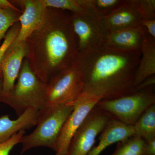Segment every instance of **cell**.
Instances as JSON below:
<instances>
[{
	"mask_svg": "<svg viewBox=\"0 0 155 155\" xmlns=\"http://www.w3.org/2000/svg\"><path fill=\"white\" fill-rule=\"evenodd\" d=\"M143 40V31L139 26L107 31L104 44L122 51H140Z\"/></svg>",
	"mask_w": 155,
	"mask_h": 155,
	"instance_id": "13",
	"label": "cell"
},
{
	"mask_svg": "<svg viewBox=\"0 0 155 155\" xmlns=\"http://www.w3.org/2000/svg\"><path fill=\"white\" fill-rule=\"evenodd\" d=\"M38 122V115L33 110H28L12 120L8 115L0 117V143L8 140L13 135L21 130H27L35 126Z\"/></svg>",
	"mask_w": 155,
	"mask_h": 155,
	"instance_id": "15",
	"label": "cell"
},
{
	"mask_svg": "<svg viewBox=\"0 0 155 155\" xmlns=\"http://www.w3.org/2000/svg\"><path fill=\"white\" fill-rule=\"evenodd\" d=\"M83 87V76L77 60L69 68L53 76L47 83L45 107L61 104L74 105Z\"/></svg>",
	"mask_w": 155,
	"mask_h": 155,
	"instance_id": "6",
	"label": "cell"
},
{
	"mask_svg": "<svg viewBox=\"0 0 155 155\" xmlns=\"http://www.w3.org/2000/svg\"><path fill=\"white\" fill-rule=\"evenodd\" d=\"M133 126L134 135L144 140L155 138V104L145 111Z\"/></svg>",
	"mask_w": 155,
	"mask_h": 155,
	"instance_id": "18",
	"label": "cell"
},
{
	"mask_svg": "<svg viewBox=\"0 0 155 155\" xmlns=\"http://www.w3.org/2000/svg\"><path fill=\"white\" fill-rule=\"evenodd\" d=\"M25 132V130H21L13 135L8 140L0 143V155H9L11 150L15 145L21 143Z\"/></svg>",
	"mask_w": 155,
	"mask_h": 155,
	"instance_id": "23",
	"label": "cell"
},
{
	"mask_svg": "<svg viewBox=\"0 0 155 155\" xmlns=\"http://www.w3.org/2000/svg\"><path fill=\"white\" fill-rule=\"evenodd\" d=\"M144 143L142 138L132 136L118 142L112 155H144Z\"/></svg>",
	"mask_w": 155,
	"mask_h": 155,
	"instance_id": "19",
	"label": "cell"
},
{
	"mask_svg": "<svg viewBox=\"0 0 155 155\" xmlns=\"http://www.w3.org/2000/svg\"><path fill=\"white\" fill-rule=\"evenodd\" d=\"M72 14L48 8L44 21L25 42V58L31 70L45 83L72 66L78 58V43L72 28Z\"/></svg>",
	"mask_w": 155,
	"mask_h": 155,
	"instance_id": "2",
	"label": "cell"
},
{
	"mask_svg": "<svg viewBox=\"0 0 155 155\" xmlns=\"http://www.w3.org/2000/svg\"><path fill=\"white\" fill-rule=\"evenodd\" d=\"M47 8L61 9L72 14H87L98 18L95 13L92 0H41Z\"/></svg>",
	"mask_w": 155,
	"mask_h": 155,
	"instance_id": "17",
	"label": "cell"
},
{
	"mask_svg": "<svg viewBox=\"0 0 155 155\" xmlns=\"http://www.w3.org/2000/svg\"><path fill=\"white\" fill-rule=\"evenodd\" d=\"M144 19L137 0H126L110 14L100 18L107 32L139 27Z\"/></svg>",
	"mask_w": 155,
	"mask_h": 155,
	"instance_id": "10",
	"label": "cell"
},
{
	"mask_svg": "<svg viewBox=\"0 0 155 155\" xmlns=\"http://www.w3.org/2000/svg\"><path fill=\"white\" fill-rule=\"evenodd\" d=\"M141 56L134 78V88L146 79L155 74V38L143 32Z\"/></svg>",
	"mask_w": 155,
	"mask_h": 155,
	"instance_id": "16",
	"label": "cell"
},
{
	"mask_svg": "<svg viewBox=\"0 0 155 155\" xmlns=\"http://www.w3.org/2000/svg\"><path fill=\"white\" fill-rule=\"evenodd\" d=\"M154 104L153 86L116 98L101 100L96 105L113 119L134 125L145 111Z\"/></svg>",
	"mask_w": 155,
	"mask_h": 155,
	"instance_id": "5",
	"label": "cell"
},
{
	"mask_svg": "<svg viewBox=\"0 0 155 155\" xmlns=\"http://www.w3.org/2000/svg\"><path fill=\"white\" fill-rule=\"evenodd\" d=\"M123 2L122 0H92L94 9L99 19L110 14Z\"/></svg>",
	"mask_w": 155,
	"mask_h": 155,
	"instance_id": "21",
	"label": "cell"
},
{
	"mask_svg": "<svg viewBox=\"0 0 155 155\" xmlns=\"http://www.w3.org/2000/svg\"><path fill=\"white\" fill-rule=\"evenodd\" d=\"M134 135L133 125H126L112 118L101 133L98 144L93 148L89 155H99L111 145Z\"/></svg>",
	"mask_w": 155,
	"mask_h": 155,
	"instance_id": "14",
	"label": "cell"
},
{
	"mask_svg": "<svg viewBox=\"0 0 155 155\" xmlns=\"http://www.w3.org/2000/svg\"><path fill=\"white\" fill-rule=\"evenodd\" d=\"M22 6L23 11L19 17L20 28L17 37L8 49L24 43L34 31L41 25L44 21L48 8L41 0H22L14 1Z\"/></svg>",
	"mask_w": 155,
	"mask_h": 155,
	"instance_id": "9",
	"label": "cell"
},
{
	"mask_svg": "<svg viewBox=\"0 0 155 155\" xmlns=\"http://www.w3.org/2000/svg\"><path fill=\"white\" fill-rule=\"evenodd\" d=\"M3 97V76L0 72V102H2Z\"/></svg>",
	"mask_w": 155,
	"mask_h": 155,
	"instance_id": "28",
	"label": "cell"
},
{
	"mask_svg": "<svg viewBox=\"0 0 155 155\" xmlns=\"http://www.w3.org/2000/svg\"><path fill=\"white\" fill-rule=\"evenodd\" d=\"M26 43L14 48L8 49L0 64V71L3 76V97L14 87L26 56Z\"/></svg>",
	"mask_w": 155,
	"mask_h": 155,
	"instance_id": "12",
	"label": "cell"
},
{
	"mask_svg": "<svg viewBox=\"0 0 155 155\" xmlns=\"http://www.w3.org/2000/svg\"><path fill=\"white\" fill-rule=\"evenodd\" d=\"M112 119L96 105L74 133L65 155H89L97 136Z\"/></svg>",
	"mask_w": 155,
	"mask_h": 155,
	"instance_id": "7",
	"label": "cell"
},
{
	"mask_svg": "<svg viewBox=\"0 0 155 155\" xmlns=\"http://www.w3.org/2000/svg\"><path fill=\"white\" fill-rule=\"evenodd\" d=\"M140 27L144 33L155 38V19H143Z\"/></svg>",
	"mask_w": 155,
	"mask_h": 155,
	"instance_id": "25",
	"label": "cell"
},
{
	"mask_svg": "<svg viewBox=\"0 0 155 155\" xmlns=\"http://www.w3.org/2000/svg\"><path fill=\"white\" fill-rule=\"evenodd\" d=\"M74 108L73 105L61 104L40 111L36 128L22 137L21 154L38 147H47L54 151L61 129Z\"/></svg>",
	"mask_w": 155,
	"mask_h": 155,
	"instance_id": "4",
	"label": "cell"
},
{
	"mask_svg": "<svg viewBox=\"0 0 155 155\" xmlns=\"http://www.w3.org/2000/svg\"><path fill=\"white\" fill-rule=\"evenodd\" d=\"M144 141V155H155V138Z\"/></svg>",
	"mask_w": 155,
	"mask_h": 155,
	"instance_id": "26",
	"label": "cell"
},
{
	"mask_svg": "<svg viewBox=\"0 0 155 155\" xmlns=\"http://www.w3.org/2000/svg\"><path fill=\"white\" fill-rule=\"evenodd\" d=\"M20 28V23L19 22H17L12 26L7 32L2 44L0 46V64L6 51L8 48L11 44L17 37ZM0 72H1V71Z\"/></svg>",
	"mask_w": 155,
	"mask_h": 155,
	"instance_id": "22",
	"label": "cell"
},
{
	"mask_svg": "<svg viewBox=\"0 0 155 155\" xmlns=\"http://www.w3.org/2000/svg\"><path fill=\"white\" fill-rule=\"evenodd\" d=\"M100 99L78 102L74 104V108L63 125L56 143L55 155H65L72 137L76 130Z\"/></svg>",
	"mask_w": 155,
	"mask_h": 155,
	"instance_id": "11",
	"label": "cell"
},
{
	"mask_svg": "<svg viewBox=\"0 0 155 155\" xmlns=\"http://www.w3.org/2000/svg\"><path fill=\"white\" fill-rule=\"evenodd\" d=\"M155 84V75H153L143 80L134 90L136 91H139L143 89L154 86Z\"/></svg>",
	"mask_w": 155,
	"mask_h": 155,
	"instance_id": "27",
	"label": "cell"
},
{
	"mask_svg": "<svg viewBox=\"0 0 155 155\" xmlns=\"http://www.w3.org/2000/svg\"><path fill=\"white\" fill-rule=\"evenodd\" d=\"M140 56L141 51H122L104 44L79 53L77 63L83 87L75 103L113 99L135 92L134 76Z\"/></svg>",
	"mask_w": 155,
	"mask_h": 155,
	"instance_id": "1",
	"label": "cell"
},
{
	"mask_svg": "<svg viewBox=\"0 0 155 155\" xmlns=\"http://www.w3.org/2000/svg\"><path fill=\"white\" fill-rule=\"evenodd\" d=\"M144 19H155V0H137Z\"/></svg>",
	"mask_w": 155,
	"mask_h": 155,
	"instance_id": "24",
	"label": "cell"
},
{
	"mask_svg": "<svg viewBox=\"0 0 155 155\" xmlns=\"http://www.w3.org/2000/svg\"><path fill=\"white\" fill-rule=\"evenodd\" d=\"M47 88V83L35 74L25 58L14 87L2 102L13 108L18 117L30 109L40 111L45 107Z\"/></svg>",
	"mask_w": 155,
	"mask_h": 155,
	"instance_id": "3",
	"label": "cell"
},
{
	"mask_svg": "<svg viewBox=\"0 0 155 155\" xmlns=\"http://www.w3.org/2000/svg\"><path fill=\"white\" fill-rule=\"evenodd\" d=\"M72 23L79 53L104 44L107 31L98 18L87 14H72Z\"/></svg>",
	"mask_w": 155,
	"mask_h": 155,
	"instance_id": "8",
	"label": "cell"
},
{
	"mask_svg": "<svg viewBox=\"0 0 155 155\" xmlns=\"http://www.w3.org/2000/svg\"><path fill=\"white\" fill-rule=\"evenodd\" d=\"M22 12L17 7L14 8L0 7V46L9 29L19 22Z\"/></svg>",
	"mask_w": 155,
	"mask_h": 155,
	"instance_id": "20",
	"label": "cell"
}]
</instances>
